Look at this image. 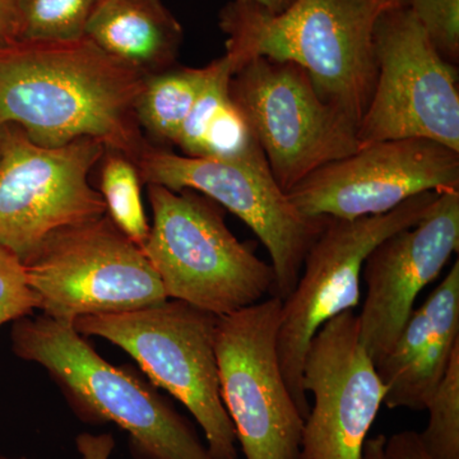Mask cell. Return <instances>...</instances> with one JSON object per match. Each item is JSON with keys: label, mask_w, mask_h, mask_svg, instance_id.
Returning a JSON list of instances; mask_svg holds the SVG:
<instances>
[{"label": "cell", "mask_w": 459, "mask_h": 459, "mask_svg": "<svg viewBox=\"0 0 459 459\" xmlns=\"http://www.w3.org/2000/svg\"><path fill=\"white\" fill-rule=\"evenodd\" d=\"M446 190H459V152L427 138H402L362 146L307 175L286 195L304 216L356 220Z\"/></svg>", "instance_id": "obj_13"}, {"label": "cell", "mask_w": 459, "mask_h": 459, "mask_svg": "<svg viewBox=\"0 0 459 459\" xmlns=\"http://www.w3.org/2000/svg\"><path fill=\"white\" fill-rule=\"evenodd\" d=\"M147 192L152 225L142 250L168 299L225 316L273 296V267L230 231L225 208L195 190Z\"/></svg>", "instance_id": "obj_4"}, {"label": "cell", "mask_w": 459, "mask_h": 459, "mask_svg": "<svg viewBox=\"0 0 459 459\" xmlns=\"http://www.w3.org/2000/svg\"><path fill=\"white\" fill-rule=\"evenodd\" d=\"M100 195L108 219L126 238L143 249L150 223L141 197L142 179L134 162L122 153L105 150L100 161Z\"/></svg>", "instance_id": "obj_20"}, {"label": "cell", "mask_w": 459, "mask_h": 459, "mask_svg": "<svg viewBox=\"0 0 459 459\" xmlns=\"http://www.w3.org/2000/svg\"><path fill=\"white\" fill-rule=\"evenodd\" d=\"M303 388L312 394L313 406L304 420L299 459H361L385 386L361 343L353 310L316 332L305 355Z\"/></svg>", "instance_id": "obj_14"}, {"label": "cell", "mask_w": 459, "mask_h": 459, "mask_svg": "<svg viewBox=\"0 0 459 459\" xmlns=\"http://www.w3.org/2000/svg\"><path fill=\"white\" fill-rule=\"evenodd\" d=\"M234 66L226 56L210 63L207 83L181 128V155L268 168L246 115L230 95Z\"/></svg>", "instance_id": "obj_18"}, {"label": "cell", "mask_w": 459, "mask_h": 459, "mask_svg": "<svg viewBox=\"0 0 459 459\" xmlns=\"http://www.w3.org/2000/svg\"><path fill=\"white\" fill-rule=\"evenodd\" d=\"M437 195L421 193L377 216L329 219L310 247L294 290L282 300L277 334L281 373L304 420L310 403L303 388V367L314 336L329 320L360 303L362 267L374 247L416 225Z\"/></svg>", "instance_id": "obj_6"}, {"label": "cell", "mask_w": 459, "mask_h": 459, "mask_svg": "<svg viewBox=\"0 0 459 459\" xmlns=\"http://www.w3.org/2000/svg\"><path fill=\"white\" fill-rule=\"evenodd\" d=\"M86 36L143 75L177 65L184 40L183 27L161 0H101Z\"/></svg>", "instance_id": "obj_17"}, {"label": "cell", "mask_w": 459, "mask_h": 459, "mask_svg": "<svg viewBox=\"0 0 459 459\" xmlns=\"http://www.w3.org/2000/svg\"><path fill=\"white\" fill-rule=\"evenodd\" d=\"M409 0H294L279 14L230 2L220 12L234 74L253 57L291 62L320 98L358 126L377 82L374 31L379 18Z\"/></svg>", "instance_id": "obj_2"}, {"label": "cell", "mask_w": 459, "mask_h": 459, "mask_svg": "<svg viewBox=\"0 0 459 459\" xmlns=\"http://www.w3.org/2000/svg\"><path fill=\"white\" fill-rule=\"evenodd\" d=\"M386 459H434L425 448L419 431L404 430L385 440Z\"/></svg>", "instance_id": "obj_25"}, {"label": "cell", "mask_w": 459, "mask_h": 459, "mask_svg": "<svg viewBox=\"0 0 459 459\" xmlns=\"http://www.w3.org/2000/svg\"><path fill=\"white\" fill-rule=\"evenodd\" d=\"M229 90L285 195L307 175L361 147L358 126L320 98L295 63L253 57L232 74Z\"/></svg>", "instance_id": "obj_8"}, {"label": "cell", "mask_w": 459, "mask_h": 459, "mask_svg": "<svg viewBox=\"0 0 459 459\" xmlns=\"http://www.w3.org/2000/svg\"><path fill=\"white\" fill-rule=\"evenodd\" d=\"M21 0H0V47L20 40Z\"/></svg>", "instance_id": "obj_26"}, {"label": "cell", "mask_w": 459, "mask_h": 459, "mask_svg": "<svg viewBox=\"0 0 459 459\" xmlns=\"http://www.w3.org/2000/svg\"><path fill=\"white\" fill-rule=\"evenodd\" d=\"M144 78L87 36L20 39L0 47V126L42 147L91 138L135 164L151 143L135 110Z\"/></svg>", "instance_id": "obj_1"}, {"label": "cell", "mask_w": 459, "mask_h": 459, "mask_svg": "<svg viewBox=\"0 0 459 459\" xmlns=\"http://www.w3.org/2000/svg\"><path fill=\"white\" fill-rule=\"evenodd\" d=\"M420 22L430 35L444 59H459V0H409Z\"/></svg>", "instance_id": "obj_24"}, {"label": "cell", "mask_w": 459, "mask_h": 459, "mask_svg": "<svg viewBox=\"0 0 459 459\" xmlns=\"http://www.w3.org/2000/svg\"><path fill=\"white\" fill-rule=\"evenodd\" d=\"M0 459H31V458H27V457L11 458V457H7V455H0Z\"/></svg>", "instance_id": "obj_29"}, {"label": "cell", "mask_w": 459, "mask_h": 459, "mask_svg": "<svg viewBox=\"0 0 459 459\" xmlns=\"http://www.w3.org/2000/svg\"><path fill=\"white\" fill-rule=\"evenodd\" d=\"M459 350V262L413 309L391 350L376 365L386 409L427 411Z\"/></svg>", "instance_id": "obj_16"}, {"label": "cell", "mask_w": 459, "mask_h": 459, "mask_svg": "<svg viewBox=\"0 0 459 459\" xmlns=\"http://www.w3.org/2000/svg\"><path fill=\"white\" fill-rule=\"evenodd\" d=\"M25 271L39 309L65 322L169 300L143 250L107 213L54 231L25 263Z\"/></svg>", "instance_id": "obj_7"}, {"label": "cell", "mask_w": 459, "mask_h": 459, "mask_svg": "<svg viewBox=\"0 0 459 459\" xmlns=\"http://www.w3.org/2000/svg\"><path fill=\"white\" fill-rule=\"evenodd\" d=\"M458 247L459 190H446L416 225L386 238L368 255L361 273L367 296L358 318L361 343L374 365L391 350L420 292Z\"/></svg>", "instance_id": "obj_15"}, {"label": "cell", "mask_w": 459, "mask_h": 459, "mask_svg": "<svg viewBox=\"0 0 459 459\" xmlns=\"http://www.w3.org/2000/svg\"><path fill=\"white\" fill-rule=\"evenodd\" d=\"M217 322L214 314L169 299L132 312L80 316L74 327L122 349L153 385L184 404L214 459H238L237 434L220 391Z\"/></svg>", "instance_id": "obj_5"}, {"label": "cell", "mask_w": 459, "mask_h": 459, "mask_svg": "<svg viewBox=\"0 0 459 459\" xmlns=\"http://www.w3.org/2000/svg\"><path fill=\"white\" fill-rule=\"evenodd\" d=\"M12 351L49 374L84 424L117 425L134 459H214L197 429L156 386L105 360L74 323L42 316L13 322Z\"/></svg>", "instance_id": "obj_3"}, {"label": "cell", "mask_w": 459, "mask_h": 459, "mask_svg": "<svg viewBox=\"0 0 459 459\" xmlns=\"http://www.w3.org/2000/svg\"><path fill=\"white\" fill-rule=\"evenodd\" d=\"M428 427L420 433L434 459H459V350L430 402Z\"/></svg>", "instance_id": "obj_22"}, {"label": "cell", "mask_w": 459, "mask_h": 459, "mask_svg": "<svg viewBox=\"0 0 459 459\" xmlns=\"http://www.w3.org/2000/svg\"><path fill=\"white\" fill-rule=\"evenodd\" d=\"M235 2L256 5V7L265 9L270 13L279 14L289 8L294 0H235Z\"/></svg>", "instance_id": "obj_28"}, {"label": "cell", "mask_w": 459, "mask_h": 459, "mask_svg": "<svg viewBox=\"0 0 459 459\" xmlns=\"http://www.w3.org/2000/svg\"><path fill=\"white\" fill-rule=\"evenodd\" d=\"M374 51L377 82L359 124L361 147L427 138L459 152L457 66L444 59L409 5L379 18Z\"/></svg>", "instance_id": "obj_9"}, {"label": "cell", "mask_w": 459, "mask_h": 459, "mask_svg": "<svg viewBox=\"0 0 459 459\" xmlns=\"http://www.w3.org/2000/svg\"><path fill=\"white\" fill-rule=\"evenodd\" d=\"M104 153L91 138L42 147L14 124L0 126V247L25 264L56 230L107 213L90 183Z\"/></svg>", "instance_id": "obj_11"}, {"label": "cell", "mask_w": 459, "mask_h": 459, "mask_svg": "<svg viewBox=\"0 0 459 459\" xmlns=\"http://www.w3.org/2000/svg\"><path fill=\"white\" fill-rule=\"evenodd\" d=\"M101 0H21V35L26 40H74L86 36Z\"/></svg>", "instance_id": "obj_21"}, {"label": "cell", "mask_w": 459, "mask_h": 459, "mask_svg": "<svg viewBox=\"0 0 459 459\" xmlns=\"http://www.w3.org/2000/svg\"><path fill=\"white\" fill-rule=\"evenodd\" d=\"M282 300L270 296L216 327L220 391L246 459H299L304 419L281 373Z\"/></svg>", "instance_id": "obj_10"}, {"label": "cell", "mask_w": 459, "mask_h": 459, "mask_svg": "<svg viewBox=\"0 0 459 459\" xmlns=\"http://www.w3.org/2000/svg\"><path fill=\"white\" fill-rule=\"evenodd\" d=\"M142 183L180 192L195 190L252 229L271 256L276 274L273 296L291 294L304 259L329 217H307L289 201L270 169L198 159L150 143L135 162Z\"/></svg>", "instance_id": "obj_12"}, {"label": "cell", "mask_w": 459, "mask_h": 459, "mask_svg": "<svg viewBox=\"0 0 459 459\" xmlns=\"http://www.w3.org/2000/svg\"><path fill=\"white\" fill-rule=\"evenodd\" d=\"M40 300L26 279L25 264L0 247V327L31 316Z\"/></svg>", "instance_id": "obj_23"}, {"label": "cell", "mask_w": 459, "mask_h": 459, "mask_svg": "<svg viewBox=\"0 0 459 459\" xmlns=\"http://www.w3.org/2000/svg\"><path fill=\"white\" fill-rule=\"evenodd\" d=\"M210 75V65L190 68L179 65L146 75L137 100L142 132L155 146H177L181 128Z\"/></svg>", "instance_id": "obj_19"}, {"label": "cell", "mask_w": 459, "mask_h": 459, "mask_svg": "<svg viewBox=\"0 0 459 459\" xmlns=\"http://www.w3.org/2000/svg\"><path fill=\"white\" fill-rule=\"evenodd\" d=\"M385 435H377V437L367 439L364 449H362L361 459H386L385 455Z\"/></svg>", "instance_id": "obj_27"}]
</instances>
